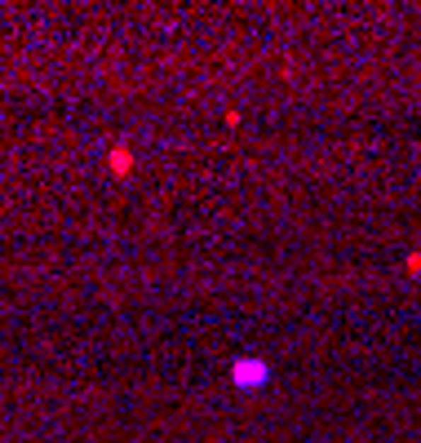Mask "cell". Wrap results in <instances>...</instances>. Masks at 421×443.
I'll list each match as a JSON object with an SVG mask.
<instances>
[{
  "label": "cell",
  "instance_id": "6da1fadb",
  "mask_svg": "<svg viewBox=\"0 0 421 443\" xmlns=\"http://www.w3.org/2000/svg\"><path fill=\"white\" fill-rule=\"evenodd\" d=\"M266 377H271V372H266V364H244V359L235 364V386H262Z\"/></svg>",
  "mask_w": 421,
  "mask_h": 443
}]
</instances>
